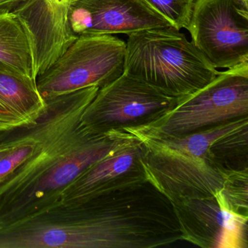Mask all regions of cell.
Segmentation results:
<instances>
[{"label": "cell", "instance_id": "cell-1", "mask_svg": "<svg viewBox=\"0 0 248 248\" xmlns=\"http://www.w3.org/2000/svg\"><path fill=\"white\" fill-rule=\"evenodd\" d=\"M99 88L89 87L49 98L31 124L11 129L37 141L33 155L0 184V225L58 204L65 190L91 165L136 139L129 130L95 133L81 116Z\"/></svg>", "mask_w": 248, "mask_h": 248}, {"label": "cell", "instance_id": "cell-2", "mask_svg": "<svg viewBox=\"0 0 248 248\" xmlns=\"http://www.w3.org/2000/svg\"><path fill=\"white\" fill-rule=\"evenodd\" d=\"M220 72L174 27L129 34L124 74L181 100L212 82Z\"/></svg>", "mask_w": 248, "mask_h": 248}, {"label": "cell", "instance_id": "cell-3", "mask_svg": "<svg viewBox=\"0 0 248 248\" xmlns=\"http://www.w3.org/2000/svg\"><path fill=\"white\" fill-rule=\"evenodd\" d=\"M245 117H248V62L220 72L156 123L136 129L152 137H179Z\"/></svg>", "mask_w": 248, "mask_h": 248}, {"label": "cell", "instance_id": "cell-4", "mask_svg": "<svg viewBox=\"0 0 248 248\" xmlns=\"http://www.w3.org/2000/svg\"><path fill=\"white\" fill-rule=\"evenodd\" d=\"M125 53L126 43L110 34L79 36L37 78V88L44 100L102 88L123 75Z\"/></svg>", "mask_w": 248, "mask_h": 248}, {"label": "cell", "instance_id": "cell-5", "mask_svg": "<svg viewBox=\"0 0 248 248\" xmlns=\"http://www.w3.org/2000/svg\"><path fill=\"white\" fill-rule=\"evenodd\" d=\"M179 100L123 73L98 89L81 116V123L95 133L141 128L168 114Z\"/></svg>", "mask_w": 248, "mask_h": 248}, {"label": "cell", "instance_id": "cell-6", "mask_svg": "<svg viewBox=\"0 0 248 248\" xmlns=\"http://www.w3.org/2000/svg\"><path fill=\"white\" fill-rule=\"evenodd\" d=\"M186 30L216 69L248 62V0H195Z\"/></svg>", "mask_w": 248, "mask_h": 248}, {"label": "cell", "instance_id": "cell-7", "mask_svg": "<svg viewBox=\"0 0 248 248\" xmlns=\"http://www.w3.org/2000/svg\"><path fill=\"white\" fill-rule=\"evenodd\" d=\"M146 147L143 167L148 180L171 203L184 198L216 197L220 201L231 173L205 158L174 152L135 128Z\"/></svg>", "mask_w": 248, "mask_h": 248}, {"label": "cell", "instance_id": "cell-8", "mask_svg": "<svg viewBox=\"0 0 248 248\" xmlns=\"http://www.w3.org/2000/svg\"><path fill=\"white\" fill-rule=\"evenodd\" d=\"M69 21L77 37L173 27L144 0H72Z\"/></svg>", "mask_w": 248, "mask_h": 248}, {"label": "cell", "instance_id": "cell-9", "mask_svg": "<svg viewBox=\"0 0 248 248\" xmlns=\"http://www.w3.org/2000/svg\"><path fill=\"white\" fill-rule=\"evenodd\" d=\"M69 4L24 0L13 11L27 36L36 79L78 39L69 24Z\"/></svg>", "mask_w": 248, "mask_h": 248}, {"label": "cell", "instance_id": "cell-10", "mask_svg": "<svg viewBox=\"0 0 248 248\" xmlns=\"http://www.w3.org/2000/svg\"><path fill=\"white\" fill-rule=\"evenodd\" d=\"M171 204L183 240L203 248H248V217L226 210L217 197L184 198Z\"/></svg>", "mask_w": 248, "mask_h": 248}, {"label": "cell", "instance_id": "cell-11", "mask_svg": "<svg viewBox=\"0 0 248 248\" xmlns=\"http://www.w3.org/2000/svg\"><path fill=\"white\" fill-rule=\"evenodd\" d=\"M133 133L136 139L91 165L65 190L59 203L76 204L107 191L148 181L143 162L146 147Z\"/></svg>", "mask_w": 248, "mask_h": 248}, {"label": "cell", "instance_id": "cell-12", "mask_svg": "<svg viewBox=\"0 0 248 248\" xmlns=\"http://www.w3.org/2000/svg\"><path fill=\"white\" fill-rule=\"evenodd\" d=\"M45 107L37 80L0 66V130L34 123Z\"/></svg>", "mask_w": 248, "mask_h": 248}, {"label": "cell", "instance_id": "cell-13", "mask_svg": "<svg viewBox=\"0 0 248 248\" xmlns=\"http://www.w3.org/2000/svg\"><path fill=\"white\" fill-rule=\"evenodd\" d=\"M0 66L37 80L27 36L13 11L0 13Z\"/></svg>", "mask_w": 248, "mask_h": 248}, {"label": "cell", "instance_id": "cell-14", "mask_svg": "<svg viewBox=\"0 0 248 248\" xmlns=\"http://www.w3.org/2000/svg\"><path fill=\"white\" fill-rule=\"evenodd\" d=\"M248 124V117H245L179 137L157 138L146 136L174 152L187 156L204 158L209 148L216 140Z\"/></svg>", "mask_w": 248, "mask_h": 248}, {"label": "cell", "instance_id": "cell-15", "mask_svg": "<svg viewBox=\"0 0 248 248\" xmlns=\"http://www.w3.org/2000/svg\"><path fill=\"white\" fill-rule=\"evenodd\" d=\"M248 124L216 140L205 159L226 171L248 170Z\"/></svg>", "mask_w": 248, "mask_h": 248}, {"label": "cell", "instance_id": "cell-16", "mask_svg": "<svg viewBox=\"0 0 248 248\" xmlns=\"http://www.w3.org/2000/svg\"><path fill=\"white\" fill-rule=\"evenodd\" d=\"M154 10L178 30L188 27L192 11L193 0H144Z\"/></svg>", "mask_w": 248, "mask_h": 248}, {"label": "cell", "instance_id": "cell-17", "mask_svg": "<svg viewBox=\"0 0 248 248\" xmlns=\"http://www.w3.org/2000/svg\"><path fill=\"white\" fill-rule=\"evenodd\" d=\"M24 0H0V13L12 11Z\"/></svg>", "mask_w": 248, "mask_h": 248}, {"label": "cell", "instance_id": "cell-18", "mask_svg": "<svg viewBox=\"0 0 248 248\" xmlns=\"http://www.w3.org/2000/svg\"><path fill=\"white\" fill-rule=\"evenodd\" d=\"M13 145H10V146H0V159L7 153L11 150L12 148Z\"/></svg>", "mask_w": 248, "mask_h": 248}, {"label": "cell", "instance_id": "cell-19", "mask_svg": "<svg viewBox=\"0 0 248 248\" xmlns=\"http://www.w3.org/2000/svg\"><path fill=\"white\" fill-rule=\"evenodd\" d=\"M56 1H59V2H63V3L69 4L72 0H56Z\"/></svg>", "mask_w": 248, "mask_h": 248}, {"label": "cell", "instance_id": "cell-20", "mask_svg": "<svg viewBox=\"0 0 248 248\" xmlns=\"http://www.w3.org/2000/svg\"><path fill=\"white\" fill-rule=\"evenodd\" d=\"M193 1H195V0H193Z\"/></svg>", "mask_w": 248, "mask_h": 248}]
</instances>
